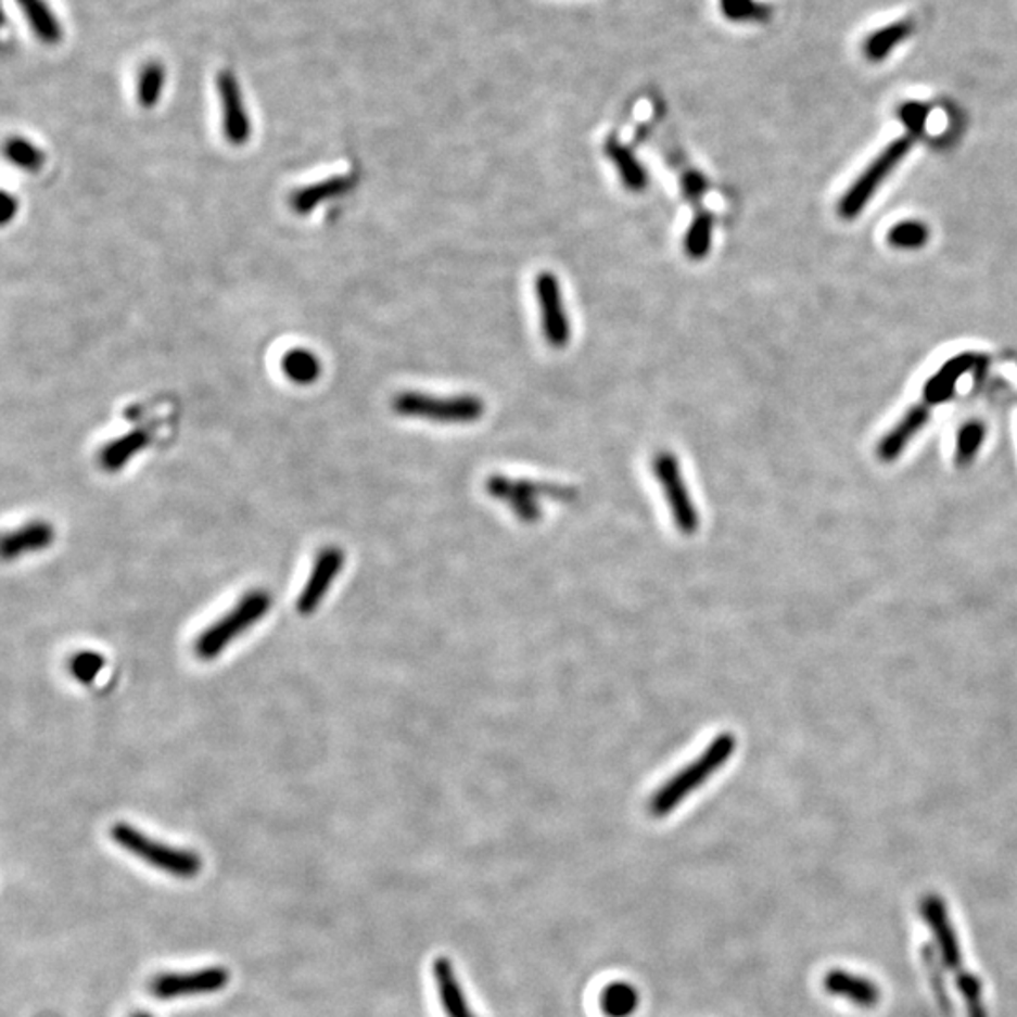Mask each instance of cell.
Wrapping results in <instances>:
<instances>
[{
    "label": "cell",
    "instance_id": "1",
    "mask_svg": "<svg viewBox=\"0 0 1017 1017\" xmlns=\"http://www.w3.org/2000/svg\"><path fill=\"white\" fill-rule=\"evenodd\" d=\"M733 750H735L733 735H727V733L720 735L719 739L714 740L696 762H691L688 767L676 773L665 786L656 791L654 797L648 803L650 814L656 818H663L675 811L686 797L701 788L720 767L726 765L727 760L732 758Z\"/></svg>",
    "mask_w": 1017,
    "mask_h": 1017
},
{
    "label": "cell",
    "instance_id": "2",
    "mask_svg": "<svg viewBox=\"0 0 1017 1017\" xmlns=\"http://www.w3.org/2000/svg\"><path fill=\"white\" fill-rule=\"evenodd\" d=\"M392 409L407 419L430 420L440 424H473L483 419L486 406L471 394L434 396L427 392H399L392 399Z\"/></svg>",
    "mask_w": 1017,
    "mask_h": 1017
},
{
    "label": "cell",
    "instance_id": "3",
    "mask_svg": "<svg viewBox=\"0 0 1017 1017\" xmlns=\"http://www.w3.org/2000/svg\"><path fill=\"white\" fill-rule=\"evenodd\" d=\"M110 835L117 847L125 848L128 854L136 855L138 860H142L143 863H148L157 870H163L166 875L176 876V878H194L202 870V857L194 854L192 850L158 842L128 824H122V822L115 824L110 829Z\"/></svg>",
    "mask_w": 1017,
    "mask_h": 1017
},
{
    "label": "cell",
    "instance_id": "4",
    "mask_svg": "<svg viewBox=\"0 0 1017 1017\" xmlns=\"http://www.w3.org/2000/svg\"><path fill=\"white\" fill-rule=\"evenodd\" d=\"M271 596L266 590H251L230 611L207 626L194 640V654L200 660H215L223 650L270 611Z\"/></svg>",
    "mask_w": 1017,
    "mask_h": 1017
},
{
    "label": "cell",
    "instance_id": "5",
    "mask_svg": "<svg viewBox=\"0 0 1017 1017\" xmlns=\"http://www.w3.org/2000/svg\"><path fill=\"white\" fill-rule=\"evenodd\" d=\"M912 145H914V135L897 138L895 142H891L873 163L868 164L860 178L855 179L854 186L850 187V191L840 200L839 212L844 219H854L855 215L865 209L868 200L873 199L878 187L890 178L891 171L895 170L899 163L908 155Z\"/></svg>",
    "mask_w": 1017,
    "mask_h": 1017
},
{
    "label": "cell",
    "instance_id": "6",
    "mask_svg": "<svg viewBox=\"0 0 1017 1017\" xmlns=\"http://www.w3.org/2000/svg\"><path fill=\"white\" fill-rule=\"evenodd\" d=\"M654 475L658 483L662 486L665 499H668L669 511L673 514L675 526L683 534L690 535L698 530L699 514L696 504L691 501L688 486L684 483L683 470L675 455L671 453H658L654 458Z\"/></svg>",
    "mask_w": 1017,
    "mask_h": 1017
},
{
    "label": "cell",
    "instance_id": "7",
    "mask_svg": "<svg viewBox=\"0 0 1017 1017\" xmlns=\"http://www.w3.org/2000/svg\"><path fill=\"white\" fill-rule=\"evenodd\" d=\"M534 287L545 342L555 349H563L570 343L571 327L560 279L552 271H539L535 276Z\"/></svg>",
    "mask_w": 1017,
    "mask_h": 1017
},
{
    "label": "cell",
    "instance_id": "8",
    "mask_svg": "<svg viewBox=\"0 0 1017 1017\" xmlns=\"http://www.w3.org/2000/svg\"><path fill=\"white\" fill-rule=\"evenodd\" d=\"M230 972L223 967L200 968L181 975H158L150 982V993L168 1001L178 996L209 995L227 988Z\"/></svg>",
    "mask_w": 1017,
    "mask_h": 1017
},
{
    "label": "cell",
    "instance_id": "9",
    "mask_svg": "<svg viewBox=\"0 0 1017 1017\" xmlns=\"http://www.w3.org/2000/svg\"><path fill=\"white\" fill-rule=\"evenodd\" d=\"M486 491L496 499L506 501L522 522H534L541 514L537 498L539 496H562V491L555 484L532 483V481H512L507 478H492L486 483Z\"/></svg>",
    "mask_w": 1017,
    "mask_h": 1017
},
{
    "label": "cell",
    "instance_id": "10",
    "mask_svg": "<svg viewBox=\"0 0 1017 1017\" xmlns=\"http://www.w3.org/2000/svg\"><path fill=\"white\" fill-rule=\"evenodd\" d=\"M343 562H345V555H343L342 548L328 545V547L320 550L317 558H315L314 570L307 576L306 586L302 588L298 599H296V611L302 616H309L319 609L322 599L327 598L330 586L342 573Z\"/></svg>",
    "mask_w": 1017,
    "mask_h": 1017
},
{
    "label": "cell",
    "instance_id": "11",
    "mask_svg": "<svg viewBox=\"0 0 1017 1017\" xmlns=\"http://www.w3.org/2000/svg\"><path fill=\"white\" fill-rule=\"evenodd\" d=\"M919 908H921V916H924L925 924L929 927L932 939H935V946L939 950L942 965L957 972V970H961L963 955H961L959 940H957L954 925H952V919L948 914L946 904L937 893H927L921 899Z\"/></svg>",
    "mask_w": 1017,
    "mask_h": 1017
},
{
    "label": "cell",
    "instance_id": "12",
    "mask_svg": "<svg viewBox=\"0 0 1017 1017\" xmlns=\"http://www.w3.org/2000/svg\"><path fill=\"white\" fill-rule=\"evenodd\" d=\"M217 93L221 102L223 135L232 145H243L251 138V119L243 102L238 78L230 71L217 74Z\"/></svg>",
    "mask_w": 1017,
    "mask_h": 1017
},
{
    "label": "cell",
    "instance_id": "13",
    "mask_svg": "<svg viewBox=\"0 0 1017 1017\" xmlns=\"http://www.w3.org/2000/svg\"><path fill=\"white\" fill-rule=\"evenodd\" d=\"M822 986L829 995L847 999L854 1006H860L865 1010L876 1008L882 999V991L878 983L863 976L852 975L850 970H842V968H832L826 972Z\"/></svg>",
    "mask_w": 1017,
    "mask_h": 1017
},
{
    "label": "cell",
    "instance_id": "14",
    "mask_svg": "<svg viewBox=\"0 0 1017 1017\" xmlns=\"http://www.w3.org/2000/svg\"><path fill=\"white\" fill-rule=\"evenodd\" d=\"M151 440H153V428L150 427L135 428L128 434L115 437L114 442L100 448V468L107 473L123 470L136 455H140L143 448H148Z\"/></svg>",
    "mask_w": 1017,
    "mask_h": 1017
},
{
    "label": "cell",
    "instance_id": "15",
    "mask_svg": "<svg viewBox=\"0 0 1017 1017\" xmlns=\"http://www.w3.org/2000/svg\"><path fill=\"white\" fill-rule=\"evenodd\" d=\"M53 541H55V530H53L50 522H43V520L27 522L22 527L12 530V532L4 535L2 556H4V560H15L20 556L38 552V550L50 547V545H53Z\"/></svg>",
    "mask_w": 1017,
    "mask_h": 1017
},
{
    "label": "cell",
    "instance_id": "16",
    "mask_svg": "<svg viewBox=\"0 0 1017 1017\" xmlns=\"http://www.w3.org/2000/svg\"><path fill=\"white\" fill-rule=\"evenodd\" d=\"M437 993L442 999L443 1012L447 1017H478L471 1010L468 999L463 995L462 986L458 982L455 965L447 957H437L432 965Z\"/></svg>",
    "mask_w": 1017,
    "mask_h": 1017
},
{
    "label": "cell",
    "instance_id": "17",
    "mask_svg": "<svg viewBox=\"0 0 1017 1017\" xmlns=\"http://www.w3.org/2000/svg\"><path fill=\"white\" fill-rule=\"evenodd\" d=\"M355 186L353 176H334V178L322 179L312 186L300 187L292 192L289 204L292 212L298 215H307L314 212L327 200L340 199L345 192H349Z\"/></svg>",
    "mask_w": 1017,
    "mask_h": 1017
},
{
    "label": "cell",
    "instance_id": "18",
    "mask_svg": "<svg viewBox=\"0 0 1017 1017\" xmlns=\"http://www.w3.org/2000/svg\"><path fill=\"white\" fill-rule=\"evenodd\" d=\"M927 420H929V404H918L912 407L911 411L897 422L895 428L878 445L880 460L893 462L911 443L912 437L927 424Z\"/></svg>",
    "mask_w": 1017,
    "mask_h": 1017
},
{
    "label": "cell",
    "instance_id": "19",
    "mask_svg": "<svg viewBox=\"0 0 1017 1017\" xmlns=\"http://www.w3.org/2000/svg\"><path fill=\"white\" fill-rule=\"evenodd\" d=\"M605 153H607L609 161L614 164V168L619 171L620 179H622V183H624L627 191L643 192L647 189V170L639 163V158L635 157L634 151L626 148L619 140L611 138L605 143Z\"/></svg>",
    "mask_w": 1017,
    "mask_h": 1017
},
{
    "label": "cell",
    "instance_id": "20",
    "mask_svg": "<svg viewBox=\"0 0 1017 1017\" xmlns=\"http://www.w3.org/2000/svg\"><path fill=\"white\" fill-rule=\"evenodd\" d=\"M36 38L46 46H58L63 40V27L46 0H17Z\"/></svg>",
    "mask_w": 1017,
    "mask_h": 1017
},
{
    "label": "cell",
    "instance_id": "21",
    "mask_svg": "<svg viewBox=\"0 0 1017 1017\" xmlns=\"http://www.w3.org/2000/svg\"><path fill=\"white\" fill-rule=\"evenodd\" d=\"M599 1008L607 1017H630L639 1008V991L627 982H611L599 995Z\"/></svg>",
    "mask_w": 1017,
    "mask_h": 1017
},
{
    "label": "cell",
    "instance_id": "22",
    "mask_svg": "<svg viewBox=\"0 0 1017 1017\" xmlns=\"http://www.w3.org/2000/svg\"><path fill=\"white\" fill-rule=\"evenodd\" d=\"M912 33H914V23H893V25H888V27L878 30L875 35L868 36L867 42L863 46V51H865L868 61L880 63L890 55L891 51L895 50L899 43H903Z\"/></svg>",
    "mask_w": 1017,
    "mask_h": 1017
},
{
    "label": "cell",
    "instance_id": "23",
    "mask_svg": "<svg viewBox=\"0 0 1017 1017\" xmlns=\"http://www.w3.org/2000/svg\"><path fill=\"white\" fill-rule=\"evenodd\" d=\"M320 368L322 366H320L319 356L312 353V351L302 349V347L289 351L281 358V370L285 373L287 379H291L292 383H315L320 378Z\"/></svg>",
    "mask_w": 1017,
    "mask_h": 1017
},
{
    "label": "cell",
    "instance_id": "24",
    "mask_svg": "<svg viewBox=\"0 0 1017 1017\" xmlns=\"http://www.w3.org/2000/svg\"><path fill=\"white\" fill-rule=\"evenodd\" d=\"M712 227H714L712 215L709 212H701V214L696 215L690 228L686 230L684 251H686V255L690 256L691 260H701V258L709 255L712 242Z\"/></svg>",
    "mask_w": 1017,
    "mask_h": 1017
},
{
    "label": "cell",
    "instance_id": "25",
    "mask_svg": "<svg viewBox=\"0 0 1017 1017\" xmlns=\"http://www.w3.org/2000/svg\"><path fill=\"white\" fill-rule=\"evenodd\" d=\"M720 12L733 23H765L773 15V7L760 0H719Z\"/></svg>",
    "mask_w": 1017,
    "mask_h": 1017
},
{
    "label": "cell",
    "instance_id": "26",
    "mask_svg": "<svg viewBox=\"0 0 1017 1017\" xmlns=\"http://www.w3.org/2000/svg\"><path fill=\"white\" fill-rule=\"evenodd\" d=\"M4 155L20 170L29 171V174L42 170L43 164H46L42 151L38 150L35 143L22 138V136L8 138L7 143H4Z\"/></svg>",
    "mask_w": 1017,
    "mask_h": 1017
},
{
    "label": "cell",
    "instance_id": "27",
    "mask_svg": "<svg viewBox=\"0 0 1017 1017\" xmlns=\"http://www.w3.org/2000/svg\"><path fill=\"white\" fill-rule=\"evenodd\" d=\"M921 961H924L925 970H927L929 982H931L932 986V995H935V1001L939 1003L942 1016L955 1017L954 1004H952V999H950V993H948L946 982H944V972H940V957L937 955V952H935V946L929 944V946L921 948Z\"/></svg>",
    "mask_w": 1017,
    "mask_h": 1017
},
{
    "label": "cell",
    "instance_id": "28",
    "mask_svg": "<svg viewBox=\"0 0 1017 1017\" xmlns=\"http://www.w3.org/2000/svg\"><path fill=\"white\" fill-rule=\"evenodd\" d=\"M164 78H166V72H164L163 64L157 63V61L143 66V71L138 76V102H140V106L145 107V110L157 106L161 94H163Z\"/></svg>",
    "mask_w": 1017,
    "mask_h": 1017
},
{
    "label": "cell",
    "instance_id": "29",
    "mask_svg": "<svg viewBox=\"0 0 1017 1017\" xmlns=\"http://www.w3.org/2000/svg\"><path fill=\"white\" fill-rule=\"evenodd\" d=\"M955 988L965 1001L967 1017H988L986 1004H983V986L978 976L972 975L970 970H957L955 972Z\"/></svg>",
    "mask_w": 1017,
    "mask_h": 1017
},
{
    "label": "cell",
    "instance_id": "30",
    "mask_svg": "<svg viewBox=\"0 0 1017 1017\" xmlns=\"http://www.w3.org/2000/svg\"><path fill=\"white\" fill-rule=\"evenodd\" d=\"M968 366H970V358H967V356H959V358L946 364L944 370L940 371L939 376L932 378L927 384V399L929 402H940V399L946 398L948 394L954 391L957 379L968 370Z\"/></svg>",
    "mask_w": 1017,
    "mask_h": 1017
},
{
    "label": "cell",
    "instance_id": "31",
    "mask_svg": "<svg viewBox=\"0 0 1017 1017\" xmlns=\"http://www.w3.org/2000/svg\"><path fill=\"white\" fill-rule=\"evenodd\" d=\"M888 240H890L891 245L901 247V250H914V247H921L929 240V230H927L924 223H899L897 227L891 228Z\"/></svg>",
    "mask_w": 1017,
    "mask_h": 1017
},
{
    "label": "cell",
    "instance_id": "32",
    "mask_svg": "<svg viewBox=\"0 0 1017 1017\" xmlns=\"http://www.w3.org/2000/svg\"><path fill=\"white\" fill-rule=\"evenodd\" d=\"M986 428L980 422H968L967 427L961 428L959 437H957V463L967 466L972 462L976 453L982 447Z\"/></svg>",
    "mask_w": 1017,
    "mask_h": 1017
},
{
    "label": "cell",
    "instance_id": "33",
    "mask_svg": "<svg viewBox=\"0 0 1017 1017\" xmlns=\"http://www.w3.org/2000/svg\"><path fill=\"white\" fill-rule=\"evenodd\" d=\"M102 668H104V658L99 652H89V650L72 656L68 662L72 676L78 678L79 683L86 684L93 683Z\"/></svg>",
    "mask_w": 1017,
    "mask_h": 1017
},
{
    "label": "cell",
    "instance_id": "34",
    "mask_svg": "<svg viewBox=\"0 0 1017 1017\" xmlns=\"http://www.w3.org/2000/svg\"><path fill=\"white\" fill-rule=\"evenodd\" d=\"M927 114H929L927 107L924 104H918V102H908V104L901 107V119L906 123V127L911 128L912 135H916L924 128Z\"/></svg>",
    "mask_w": 1017,
    "mask_h": 1017
},
{
    "label": "cell",
    "instance_id": "35",
    "mask_svg": "<svg viewBox=\"0 0 1017 1017\" xmlns=\"http://www.w3.org/2000/svg\"><path fill=\"white\" fill-rule=\"evenodd\" d=\"M683 191L686 196L690 200H699L707 192V187H709V181L704 176H701V171L698 170H688L684 171L683 179Z\"/></svg>",
    "mask_w": 1017,
    "mask_h": 1017
},
{
    "label": "cell",
    "instance_id": "36",
    "mask_svg": "<svg viewBox=\"0 0 1017 1017\" xmlns=\"http://www.w3.org/2000/svg\"><path fill=\"white\" fill-rule=\"evenodd\" d=\"M2 199H4V206H2V214H0V217H2V223L8 225V223L14 219V215L17 214V200H15L10 192H4Z\"/></svg>",
    "mask_w": 1017,
    "mask_h": 1017
},
{
    "label": "cell",
    "instance_id": "37",
    "mask_svg": "<svg viewBox=\"0 0 1017 1017\" xmlns=\"http://www.w3.org/2000/svg\"><path fill=\"white\" fill-rule=\"evenodd\" d=\"M132 1017H153V1016H150V1014H136V1016H132Z\"/></svg>",
    "mask_w": 1017,
    "mask_h": 1017
}]
</instances>
